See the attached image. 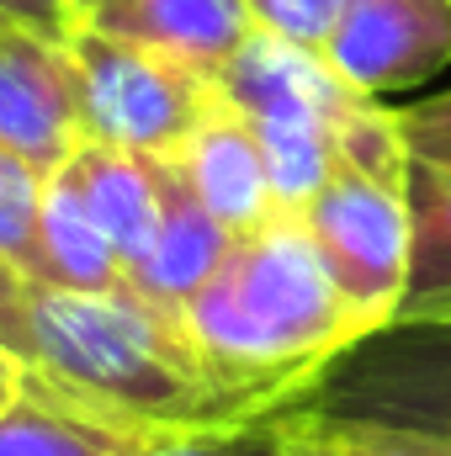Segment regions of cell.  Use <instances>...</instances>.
<instances>
[{
    "mask_svg": "<svg viewBox=\"0 0 451 456\" xmlns=\"http://www.w3.org/2000/svg\"><path fill=\"white\" fill-rule=\"evenodd\" d=\"M27 324V377L144 446L271 414L228 387L186 335V324L144 303L133 287L70 292L32 281Z\"/></svg>",
    "mask_w": 451,
    "mask_h": 456,
    "instance_id": "1",
    "label": "cell"
},
{
    "mask_svg": "<svg viewBox=\"0 0 451 456\" xmlns=\"http://www.w3.org/2000/svg\"><path fill=\"white\" fill-rule=\"evenodd\" d=\"M181 324L228 387L271 414L303 403L330 361L366 335L298 213L234 233Z\"/></svg>",
    "mask_w": 451,
    "mask_h": 456,
    "instance_id": "2",
    "label": "cell"
},
{
    "mask_svg": "<svg viewBox=\"0 0 451 456\" xmlns=\"http://www.w3.org/2000/svg\"><path fill=\"white\" fill-rule=\"evenodd\" d=\"M80 64V117L91 143H112L133 154H176L224 102L218 80L96 27H75L70 37Z\"/></svg>",
    "mask_w": 451,
    "mask_h": 456,
    "instance_id": "3",
    "label": "cell"
},
{
    "mask_svg": "<svg viewBox=\"0 0 451 456\" xmlns=\"http://www.w3.org/2000/svg\"><path fill=\"white\" fill-rule=\"evenodd\" d=\"M308 239L319 244L324 265L335 271L340 292L361 330H382L404 308L409 287V255H414V213L409 186L377 181L366 170L335 165L330 181L298 208ZM361 335V340H366Z\"/></svg>",
    "mask_w": 451,
    "mask_h": 456,
    "instance_id": "4",
    "label": "cell"
},
{
    "mask_svg": "<svg viewBox=\"0 0 451 456\" xmlns=\"http://www.w3.org/2000/svg\"><path fill=\"white\" fill-rule=\"evenodd\" d=\"M303 409L451 436V319H393L314 382Z\"/></svg>",
    "mask_w": 451,
    "mask_h": 456,
    "instance_id": "5",
    "label": "cell"
},
{
    "mask_svg": "<svg viewBox=\"0 0 451 456\" xmlns=\"http://www.w3.org/2000/svg\"><path fill=\"white\" fill-rule=\"evenodd\" d=\"M0 143L53 175L80 143V64L70 37L32 32L21 21L0 27Z\"/></svg>",
    "mask_w": 451,
    "mask_h": 456,
    "instance_id": "6",
    "label": "cell"
},
{
    "mask_svg": "<svg viewBox=\"0 0 451 456\" xmlns=\"http://www.w3.org/2000/svg\"><path fill=\"white\" fill-rule=\"evenodd\" d=\"M324 59L361 96L409 91L451 64V0H340Z\"/></svg>",
    "mask_w": 451,
    "mask_h": 456,
    "instance_id": "7",
    "label": "cell"
},
{
    "mask_svg": "<svg viewBox=\"0 0 451 456\" xmlns=\"http://www.w3.org/2000/svg\"><path fill=\"white\" fill-rule=\"evenodd\" d=\"M213 80H218L224 107H234L250 127H266V122H330L335 127L340 112L361 96L340 80L324 48H308L271 27H255Z\"/></svg>",
    "mask_w": 451,
    "mask_h": 456,
    "instance_id": "8",
    "label": "cell"
},
{
    "mask_svg": "<svg viewBox=\"0 0 451 456\" xmlns=\"http://www.w3.org/2000/svg\"><path fill=\"white\" fill-rule=\"evenodd\" d=\"M154 159V175H160V228H154V244H149V260L133 271V292L165 314L181 319V308L192 303V292L218 271L228 249V233L202 202L197 191L186 186V175L176 170L170 154H149Z\"/></svg>",
    "mask_w": 451,
    "mask_h": 456,
    "instance_id": "9",
    "label": "cell"
},
{
    "mask_svg": "<svg viewBox=\"0 0 451 456\" xmlns=\"http://www.w3.org/2000/svg\"><path fill=\"white\" fill-rule=\"evenodd\" d=\"M176 170L186 175V186L197 191V202L228 228V233H244V228H260L276 208V191H271V175H266V154H260V138L234 107H213V117L170 154Z\"/></svg>",
    "mask_w": 451,
    "mask_h": 456,
    "instance_id": "10",
    "label": "cell"
},
{
    "mask_svg": "<svg viewBox=\"0 0 451 456\" xmlns=\"http://www.w3.org/2000/svg\"><path fill=\"white\" fill-rule=\"evenodd\" d=\"M86 27L160 48L202 75H218L234 48L260 27V16L250 0H102Z\"/></svg>",
    "mask_w": 451,
    "mask_h": 456,
    "instance_id": "11",
    "label": "cell"
},
{
    "mask_svg": "<svg viewBox=\"0 0 451 456\" xmlns=\"http://www.w3.org/2000/svg\"><path fill=\"white\" fill-rule=\"evenodd\" d=\"M64 165L75 170L91 213L102 218L117 260H122V271L133 281V271L149 260V244H154V228H160V175H154V159L86 138Z\"/></svg>",
    "mask_w": 451,
    "mask_h": 456,
    "instance_id": "12",
    "label": "cell"
},
{
    "mask_svg": "<svg viewBox=\"0 0 451 456\" xmlns=\"http://www.w3.org/2000/svg\"><path fill=\"white\" fill-rule=\"evenodd\" d=\"M48 287L70 292H117L127 287V271L117 260L102 218L91 213L80 181L70 165H59L43 186V218H37V276Z\"/></svg>",
    "mask_w": 451,
    "mask_h": 456,
    "instance_id": "13",
    "label": "cell"
},
{
    "mask_svg": "<svg viewBox=\"0 0 451 456\" xmlns=\"http://www.w3.org/2000/svg\"><path fill=\"white\" fill-rule=\"evenodd\" d=\"M409 213L414 255L398 319H451V159H409Z\"/></svg>",
    "mask_w": 451,
    "mask_h": 456,
    "instance_id": "14",
    "label": "cell"
},
{
    "mask_svg": "<svg viewBox=\"0 0 451 456\" xmlns=\"http://www.w3.org/2000/svg\"><path fill=\"white\" fill-rule=\"evenodd\" d=\"M144 441L102 425L70 398L27 377V387L0 409V456H133Z\"/></svg>",
    "mask_w": 451,
    "mask_h": 456,
    "instance_id": "15",
    "label": "cell"
},
{
    "mask_svg": "<svg viewBox=\"0 0 451 456\" xmlns=\"http://www.w3.org/2000/svg\"><path fill=\"white\" fill-rule=\"evenodd\" d=\"M292 441L298 456H451V436L377 419H330L303 403H292Z\"/></svg>",
    "mask_w": 451,
    "mask_h": 456,
    "instance_id": "16",
    "label": "cell"
},
{
    "mask_svg": "<svg viewBox=\"0 0 451 456\" xmlns=\"http://www.w3.org/2000/svg\"><path fill=\"white\" fill-rule=\"evenodd\" d=\"M48 175L0 143V255H11L27 276H37V218H43Z\"/></svg>",
    "mask_w": 451,
    "mask_h": 456,
    "instance_id": "17",
    "label": "cell"
},
{
    "mask_svg": "<svg viewBox=\"0 0 451 456\" xmlns=\"http://www.w3.org/2000/svg\"><path fill=\"white\" fill-rule=\"evenodd\" d=\"M133 456H298L292 441V409L260 414L250 425H228V430H208V436H181V441H160Z\"/></svg>",
    "mask_w": 451,
    "mask_h": 456,
    "instance_id": "18",
    "label": "cell"
},
{
    "mask_svg": "<svg viewBox=\"0 0 451 456\" xmlns=\"http://www.w3.org/2000/svg\"><path fill=\"white\" fill-rule=\"evenodd\" d=\"M250 5H255L260 27H271L282 37H298L308 48H324V37H330V27L340 16V0H250Z\"/></svg>",
    "mask_w": 451,
    "mask_h": 456,
    "instance_id": "19",
    "label": "cell"
},
{
    "mask_svg": "<svg viewBox=\"0 0 451 456\" xmlns=\"http://www.w3.org/2000/svg\"><path fill=\"white\" fill-rule=\"evenodd\" d=\"M27 287H32V276H27L11 255H0V350H5V355H16V361H21V371H27V345H32V324H27Z\"/></svg>",
    "mask_w": 451,
    "mask_h": 456,
    "instance_id": "20",
    "label": "cell"
},
{
    "mask_svg": "<svg viewBox=\"0 0 451 456\" xmlns=\"http://www.w3.org/2000/svg\"><path fill=\"white\" fill-rule=\"evenodd\" d=\"M404 122V138L414 154H436V159H451V91L447 96H430V102H414L398 112Z\"/></svg>",
    "mask_w": 451,
    "mask_h": 456,
    "instance_id": "21",
    "label": "cell"
},
{
    "mask_svg": "<svg viewBox=\"0 0 451 456\" xmlns=\"http://www.w3.org/2000/svg\"><path fill=\"white\" fill-rule=\"evenodd\" d=\"M0 11L32 32H48V37H75V21H70V5L64 0H0Z\"/></svg>",
    "mask_w": 451,
    "mask_h": 456,
    "instance_id": "22",
    "label": "cell"
},
{
    "mask_svg": "<svg viewBox=\"0 0 451 456\" xmlns=\"http://www.w3.org/2000/svg\"><path fill=\"white\" fill-rule=\"evenodd\" d=\"M21 387H27V371H21V361L0 350V409H5V403L21 393Z\"/></svg>",
    "mask_w": 451,
    "mask_h": 456,
    "instance_id": "23",
    "label": "cell"
},
{
    "mask_svg": "<svg viewBox=\"0 0 451 456\" xmlns=\"http://www.w3.org/2000/svg\"><path fill=\"white\" fill-rule=\"evenodd\" d=\"M64 5H70V21H75V27H86V21H91V11H96L102 0H64Z\"/></svg>",
    "mask_w": 451,
    "mask_h": 456,
    "instance_id": "24",
    "label": "cell"
},
{
    "mask_svg": "<svg viewBox=\"0 0 451 456\" xmlns=\"http://www.w3.org/2000/svg\"><path fill=\"white\" fill-rule=\"evenodd\" d=\"M5 21H11V16H5V11H0V27H5Z\"/></svg>",
    "mask_w": 451,
    "mask_h": 456,
    "instance_id": "25",
    "label": "cell"
}]
</instances>
